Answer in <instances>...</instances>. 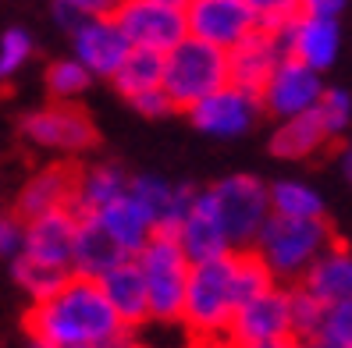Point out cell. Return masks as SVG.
Segmentation results:
<instances>
[{"instance_id":"1","label":"cell","mask_w":352,"mask_h":348,"mask_svg":"<svg viewBox=\"0 0 352 348\" xmlns=\"http://www.w3.org/2000/svg\"><path fill=\"white\" fill-rule=\"evenodd\" d=\"M25 334L32 348H100L129 331L118 323L96 281L68 277L50 299L29 305Z\"/></svg>"},{"instance_id":"2","label":"cell","mask_w":352,"mask_h":348,"mask_svg":"<svg viewBox=\"0 0 352 348\" xmlns=\"http://www.w3.org/2000/svg\"><path fill=\"white\" fill-rule=\"evenodd\" d=\"M235 253H228L210 263H196L189 270V288H185V310H182V331L192 345H221L228 341V327L239 310L235 302Z\"/></svg>"},{"instance_id":"3","label":"cell","mask_w":352,"mask_h":348,"mask_svg":"<svg viewBox=\"0 0 352 348\" xmlns=\"http://www.w3.org/2000/svg\"><path fill=\"white\" fill-rule=\"evenodd\" d=\"M338 242L335 224L327 217L320 220H288V217H274L263 224V231L253 245V253L260 256V263L278 284L292 288L302 281V274Z\"/></svg>"},{"instance_id":"4","label":"cell","mask_w":352,"mask_h":348,"mask_svg":"<svg viewBox=\"0 0 352 348\" xmlns=\"http://www.w3.org/2000/svg\"><path fill=\"white\" fill-rule=\"evenodd\" d=\"M142 281L150 295V327H182L185 310V288H189V270L192 263L185 259L178 242L171 235H153L146 249L135 256Z\"/></svg>"},{"instance_id":"5","label":"cell","mask_w":352,"mask_h":348,"mask_svg":"<svg viewBox=\"0 0 352 348\" xmlns=\"http://www.w3.org/2000/svg\"><path fill=\"white\" fill-rule=\"evenodd\" d=\"M228 86V54L185 36L182 43L164 54V82L160 89L175 111H189L199 100Z\"/></svg>"},{"instance_id":"6","label":"cell","mask_w":352,"mask_h":348,"mask_svg":"<svg viewBox=\"0 0 352 348\" xmlns=\"http://www.w3.org/2000/svg\"><path fill=\"white\" fill-rule=\"evenodd\" d=\"M206 196L214 202V213L228 235V245L239 249H253L263 224L271 220V196H267V181L256 174H228L214 185H206Z\"/></svg>"},{"instance_id":"7","label":"cell","mask_w":352,"mask_h":348,"mask_svg":"<svg viewBox=\"0 0 352 348\" xmlns=\"http://www.w3.org/2000/svg\"><path fill=\"white\" fill-rule=\"evenodd\" d=\"M18 135L32 150H43L57 160H72L82 153H93L100 146L96 121L78 104H47L18 117Z\"/></svg>"},{"instance_id":"8","label":"cell","mask_w":352,"mask_h":348,"mask_svg":"<svg viewBox=\"0 0 352 348\" xmlns=\"http://www.w3.org/2000/svg\"><path fill=\"white\" fill-rule=\"evenodd\" d=\"M118 29L125 32L132 50H150V54H171L189 29H185V11L160 4V0H121L114 11Z\"/></svg>"},{"instance_id":"9","label":"cell","mask_w":352,"mask_h":348,"mask_svg":"<svg viewBox=\"0 0 352 348\" xmlns=\"http://www.w3.org/2000/svg\"><path fill=\"white\" fill-rule=\"evenodd\" d=\"M263 341L278 345L292 341V288H285V284H271L263 295L239 305L232 327H228V345H263Z\"/></svg>"},{"instance_id":"10","label":"cell","mask_w":352,"mask_h":348,"mask_svg":"<svg viewBox=\"0 0 352 348\" xmlns=\"http://www.w3.org/2000/svg\"><path fill=\"white\" fill-rule=\"evenodd\" d=\"M182 11L189 36L224 54L235 50L242 39H250L260 29L256 14L250 11L245 0H189Z\"/></svg>"},{"instance_id":"11","label":"cell","mask_w":352,"mask_h":348,"mask_svg":"<svg viewBox=\"0 0 352 348\" xmlns=\"http://www.w3.org/2000/svg\"><path fill=\"white\" fill-rule=\"evenodd\" d=\"M75 185H78L75 163L72 160H50L22 181V189L14 192L11 213L25 224V220H36V217L68 210V207H75Z\"/></svg>"},{"instance_id":"12","label":"cell","mask_w":352,"mask_h":348,"mask_svg":"<svg viewBox=\"0 0 352 348\" xmlns=\"http://www.w3.org/2000/svg\"><path fill=\"white\" fill-rule=\"evenodd\" d=\"M185 114H189V125L203 135L239 139L263 117V107H260V96H250L235 86H224V89L210 93L206 100H199V104L189 107Z\"/></svg>"},{"instance_id":"13","label":"cell","mask_w":352,"mask_h":348,"mask_svg":"<svg viewBox=\"0 0 352 348\" xmlns=\"http://www.w3.org/2000/svg\"><path fill=\"white\" fill-rule=\"evenodd\" d=\"M320 93H324V78L317 71H309L306 65H299V60L285 57L278 71L271 75V82H267V89L260 93V107H263V117L288 121V117L317 111Z\"/></svg>"},{"instance_id":"14","label":"cell","mask_w":352,"mask_h":348,"mask_svg":"<svg viewBox=\"0 0 352 348\" xmlns=\"http://www.w3.org/2000/svg\"><path fill=\"white\" fill-rule=\"evenodd\" d=\"M285 57L288 50H285L281 29H256L235 50H228V86L260 96Z\"/></svg>"},{"instance_id":"15","label":"cell","mask_w":352,"mask_h":348,"mask_svg":"<svg viewBox=\"0 0 352 348\" xmlns=\"http://www.w3.org/2000/svg\"><path fill=\"white\" fill-rule=\"evenodd\" d=\"M72 43V57L86 68L93 78H114L118 68L125 65V57L132 54L125 32L118 29L114 18H89V22H78L68 32Z\"/></svg>"},{"instance_id":"16","label":"cell","mask_w":352,"mask_h":348,"mask_svg":"<svg viewBox=\"0 0 352 348\" xmlns=\"http://www.w3.org/2000/svg\"><path fill=\"white\" fill-rule=\"evenodd\" d=\"M75 235H78V210L75 207L47 213V217H36V220H25L22 256H29L32 263H43V267H50V270L72 274Z\"/></svg>"},{"instance_id":"17","label":"cell","mask_w":352,"mask_h":348,"mask_svg":"<svg viewBox=\"0 0 352 348\" xmlns=\"http://www.w3.org/2000/svg\"><path fill=\"white\" fill-rule=\"evenodd\" d=\"M171 238L178 242V249L185 253V259L192 263H210V259H221L228 253H235L232 245H228V235L221 228V220L214 213V202L206 196V185L196 192V199L189 202V210L185 217L175 224Z\"/></svg>"},{"instance_id":"18","label":"cell","mask_w":352,"mask_h":348,"mask_svg":"<svg viewBox=\"0 0 352 348\" xmlns=\"http://www.w3.org/2000/svg\"><path fill=\"white\" fill-rule=\"evenodd\" d=\"M281 39H285L288 57L299 60V65H306L309 71L324 75V71L338 60V50H342V25L331 22V18L299 14V18H292V22L281 29Z\"/></svg>"},{"instance_id":"19","label":"cell","mask_w":352,"mask_h":348,"mask_svg":"<svg viewBox=\"0 0 352 348\" xmlns=\"http://www.w3.org/2000/svg\"><path fill=\"white\" fill-rule=\"evenodd\" d=\"M196 192H199V185L171 181L164 174H132V181H129V196L153 217L160 235L175 231V224L185 217V210H189V202L196 199Z\"/></svg>"},{"instance_id":"20","label":"cell","mask_w":352,"mask_h":348,"mask_svg":"<svg viewBox=\"0 0 352 348\" xmlns=\"http://www.w3.org/2000/svg\"><path fill=\"white\" fill-rule=\"evenodd\" d=\"M100 292L107 299V305L114 310L118 323L125 327L129 334H139L150 327V295H146V281H142L139 263L129 259L114 267L107 277H100Z\"/></svg>"},{"instance_id":"21","label":"cell","mask_w":352,"mask_h":348,"mask_svg":"<svg viewBox=\"0 0 352 348\" xmlns=\"http://www.w3.org/2000/svg\"><path fill=\"white\" fill-rule=\"evenodd\" d=\"M296 288L314 295L320 305H327V310H335L342 302H352V249L345 242H335L314 267L302 274V281Z\"/></svg>"},{"instance_id":"22","label":"cell","mask_w":352,"mask_h":348,"mask_svg":"<svg viewBox=\"0 0 352 348\" xmlns=\"http://www.w3.org/2000/svg\"><path fill=\"white\" fill-rule=\"evenodd\" d=\"M129 263V256L118 249V242L103 231L96 217H78V235H75V253H72V274L100 281L114 267Z\"/></svg>"},{"instance_id":"23","label":"cell","mask_w":352,"mask_h":348,"mask_svg":"<svg viewBox=\"0 0 352 348\" xmlns=\"http://www.w3.org/2000/svg\"><path fill=\"white\" fill-rule=\"evenodd\" d=\"M129 181H132V174L118 160H96V163L78 167V185H75L78 217H93L103 207L118 202L121 196H129Z\"/></svg>"},{"instance_id":"24","label":"cell","mask_w":352,"mask_h":348,"mask_svg":"<svg viewBox=\"0 0 352 348\" xmlns=\"http://www.w3.org/2000/svg\"><path fill=\"white\" fill-rule=\"evenodd\" d=\"M327 146H338V142H331L317 111L288 117V121H274L271 135H267V150L278 160H309V156L324 153Z\"/></svg>"},{"instance_id":"25","label":"cell","mask_w":352,"mask_h":348,"mask_svg":"<svg viewBox=\"0 0 352 348\" xmlns=\"http://www.w3.org/2000/svg\"><path fill=\"white\" fill-rule=\"evenodd\" d=\"M100 224H103V231H107L114 242H118V249L125 253L129 259H135L142 249H146V242L157 235V224L153 217L139 207V202L132 196H121L118 202H111V207H103L100 213H93Z\"/></svg>"},{"instance_id":"26","label":"cell","mask_w":352,"mask_h":348,"mask_svg":"<svg viewBox=\"0 0 352 348\" xmlns=\"http://www.w3.org/2000/svg\"><path fill=\"white\" fill-rule=\"evenodd\" d=\"M267 196H271V213L274 217H288V220H320L324 213V196L306 185V181H292L281 178L274 185H267Z\"/></svg>"},{"instance_id":"27","label":"cell","mask_w":352,"mask_h":348,"mask_svg":"<svg viewBox=\"0 0 352 348\" xmlns=\"http://www.w3.org/2000/svg\"><path fill=\"white\" fill-rule=\"evenodd\" d=\"M160 82H164V57L150 50H132L125 65L118 68V75L111 78V86L118 89V96H125L132 104V100L160 89Z\"/></svg>"},{"instance_id":"28","label":"cell","mask_w":352,"mask_h":348,"mask_svg":"<svg viewBox=\"0 0 352 348\" xmlns=\"http://www.w3.org/2000/svg\"><path fill=\"white\" fill-rule=\"evenodd\" d=\"M47 96H50V104H78V96L89 89V82L93 75L78 65V60L68 54V57H57L47 65Z\"/></svg>"},{"instance_id":"29","label":"cell","mask_w":352,"mask_h":348,"mask_svg":"<svg viewBox=\"0 0 352 348\" xmlns=\"http://www.w3.org/2000/svg\"><path fill=\"white\" fill-rule=\"evenodd\" d=\"M8 270H11V281L18 284V292H25L32 302L50 299V295L60 288V284L72 277V274H60V270L43 267V263H32V259L22 256V253H18V256L8 263Z\"/></svg>"},{"instance_id":"30","label":"cell","mask_w":352,"mask_h":348,"mask_svg":"<svg viewBox=\"0 0 352 348\" xmlns=\"http://www.w3.org/2000/svg\"><path fill=\"white\" fill-rule=\"evenodd\" d=\"M317 117H320L324 132L331 135V142H345V132L352 125V93L342 86H324Z\"/></svg>"},{"instance_id":"31","label":"cell","mask_w":352,"mask_h":348,"mask_svg":"<svg viewBox=\"0 0 352 348\" xmlns=\"http://www.w3.org/2000/svg\"><path fill=\"white\" fill-rule=\"evenodd\" d=\"M324 320H327V305H320L314 295H306L292 284V341L314 345L324 331Z\"/></svg>"},{"instance_id":"32","label":"cell","mask_w":352,"mask_h":348,"mask_svg":"<svg viewBox=\"0 0 352 348\" xmlns=\"http://www.w3.org/2000/svg\"><path fill=\"white\" fill-rule=\"evenodd\" d=\"M32 54H36V39L29 29L14 25V29L0 32V82L14 78L32 60Z\"/></svg>"},{"instance_id":"33","label":"cell","mask_w":352,"mask_h":348,"mask_svg":"<svg viewBox=\"0 0 352 348\" xmlns=\"http://www.w3.org/2000/svg\"><path fill=\"white\" fill-rule=\"evenodd\" d=\"M50 4L60 29L72 32L78 22H89V18H114L121 0H50Z\"/></svg>"},{"instance_id":"34","label":"cell","mask_w":352,"mask_h":348,"mask_svg":"<svg viewBox=\"0 0 352 348\" xmlns=\"http://www.w3.org/2000/svg\"><path fill=\"white\" fill-rule=\"evenodd\" d=\"M314 345L317 348H352V302H342L335 310H327L324 331Z\"/></svg>"},{"instance_id":"35","label":"cell","mask_w":352,"mask_h":348,"mask_svg":"<svg viewBox=\"0 0 352 348\" xmlns=\"http://www.w3.org/2000/svg\"><path fill=\"white\" fill-rule=\"evenodd\" d=\"M250 11L256 14L260 29H285L292 18H299V0H245Z\"/></svg>"},{"instance_id":"36","label":"cell","mask_w":352,"mask_h":348,"mask_svg":"<svg viewBox=\"0 0 352 348\" xmlns=\"http://www.w3.org/2000/svg\"><path fill=\"white\" fill-rule=\"evenodd\" d=\"M22 235H25V224L11 210H0V259L4 263H11L18 253H22Z\"/></svg>"},{"instance_id":"37","label":"cell","mask_w":352,"mask_h":348,"mask_svg":"<svg viewBox=\"0 0 352 348\" xmlns=\"http://www.w3.org/2000/svg\"><path fill=\"white\" fill-rule=\"evenodd\" d=\"M132 107L142 114V117H168V114H175V107H171V100L164 96V89H153V93H146V96H139V100H132Z\"/></svg>"},{"instance_id":"38","label":"cell","mask_w":352,"mask_h":348,"mask_svg":"<svg viewBox=\"0 0 352 348\" xmlns=\"http://www.w3.org/2000/svg\"><path fill=\"white\" fill-rule=\"evenodd\" d=\"M349 4L352 0H299V11L309 18H331V22H338Z\"/></svg>"},{"instance_id":"39","label":"cell","mask_w":352,"mask_h":348,"mask_svg":"<svg viewBox=\"0 0 352 348\" xmlns=\"http://www.w3.org/2000/svg\"><path fill=\"white\" fill-rule=\"evenodd\" d=\"M335 153H338V167H342L345 181H349V185H352V139L338 142V146H335Z\"/></svg>"},{"instance_id":"40","label":"cell","mask_w":352,"mask_h":348,"mask_svg":"<svg viewBox=\"0 0 352 348\" xmlns=\"http://www.w3.org/2000/svg\"><path fill=\"white\" fill-rule=\"evenodd\" d=\"M232 348H288V345H278V341H263V345H232Z\"/></svg>"},{"instance_id":"41","label":"cell","mask_w":352,"mask_h":348,"mask_svg":"<svg viewBox=\"0 0 352 348\" xmlns=\"http://www.w3.org/2000/svg\"><path fill=\"white\" fill-rule=\"evenodd\" d=\"M288 348H317V345H309V341H288Z\"/></svg>"},{"instance_id":"42","label":"cell","mask_w":352,"mask_h":348,"mask_svg":"<svg viewBox=\"0 0 352 348\" xmlns=\"http://www.w3.org/2000/svg\"><path fill=\"white\" fill-rule=\"evenodd\" d=\"M160 4H171V8H185L189 0H160Z\"/></svg>"},{"instance_id":"43","label":"cell","mask_w":352,"mask_h":348,"mask_svg":"<svg viewBox=\"0 0 352 348\" xmlns=\"http://www.w3.org/2000/svg\"><path fill=\"white\" fill-rule=\"evenodd\" d=\"M129 348H150V345H146V341H142V338H139V334H135V341H132V345H129Z\"/></svg>"},{"instance_id":"44","label":"cell","mask_w":352,"mask_h":348,"mask_svg":"<svg viewBox=\"0 0 352 348\" xmlns=\"http://www.w3.org/2000/svg\"><path fill=\"white\" fill-rule=\"evenodd\" d=\"M199 348H232V345H228V341H221V345H199Z\"/></svg>"},{"instance_id":"45","label":"cell","mask_w":352,"mask_h":348,"mask_svg":"<svg viewBox=\"0 0 352 348\" xmlns=\"http://www.w3.org/2000/svg\"><path fill=\"white\" fill-rule=\"evenodd\" d=\"M185 348H199V345H192V341H189V345H185Z\"/></svg>"}]
</instances>
